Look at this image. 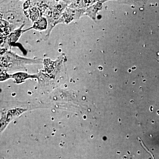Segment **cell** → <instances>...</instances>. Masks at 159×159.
<instances>
[{"mask_svg":"<svg viewBox=\"0 0 159 159\" xmlns=\"http://www.w3.org/2000/svg\"><path fill=\"white\" fill-rule=\"evenodd\" d=\"M97 2V1H70L67 7L72 9H86L93 6Z\"/></svg>","mask_w":159,"mask_h":159,"instance_id":"52a82bcc","label":"cell"},{"mask_svg":"<svg viewBox=\"0 0 159 159\" xmlns=\"http://www.w3.org/2000/svg\"><path fill=\"white\" fill-rule=\"evenodd\" d=\"M11 10H1V18L9 22L10 24L13 25L15 27L17 26H22L25 24V15L19 9L15 10L14 9H11Z\"/></svg>","mask_w":159,"mask_h":159,"instance_id":"7a4b0ae2","label":"cell"},{"mask_svg":"<svg viewBox=\"0 0 159 159\" xmlns=\"http://www.w3.org/2000/svg\"><path fill=\"white\" fill-rule=\"evenodd\" d=\"M25 25V24L21 26L16 30H14L11 32L8 36L6 37H2V40H1V47L3 45V44L7 43L9 45L15 43L19 39L20 37L23 33L26 32V31L32 29V28H29L28 29H23V27Z\"/></svg>","mask_w":159,"mask_h":159,"instance_id":"8992f818","label":"cell"},{"mask_svg":"<svg viewBox=\"0 0 159 159\" xmlns=\"http://www.w3.org/2000/svg\"><path fill=\"white\" fill-rule=\"evenodd\" d=\"M10 78H11V74H8L7 73V71L1 70V77H0L1 82L5 81Z\"/></svg>","mask_w":159,"mask_h":159,"instance_id":"4fadbf2b","label":"cell"},{"mask_svg":"<svg viewBox=\"0 0 159 159\" xmlns=\"http://www.w3.org/2000/svg\"><path fill=\"white\" fill-rule=\"evenodd\" d=\"M16 27L13 25H11L9 22L1 18V36L6 37L8 36Z\"/></svg>","mask_w":159,"mask_h":159,"instance_id":"8fae6325","label":"cell"},{"mask_svg":"<svg viewBox=\"0 0 159 159\" xmlns=\"http://www.w3.org/2000/svg\"><path fill=\"white\" fill-rule=\"evenodd\" d=\"M85 9H72L67 7L60 18L54 23V25L55 26L60 23L68 24L74 20L79 19L81 16L85 14Z\"/></svg>","mask_w":159,"mask_h":159,"instance_id":"3957f363","label":"cell"},{"mask_svg":"<svg viewBox=\"0 0 159 159\" xmlns=\"http://www.w3.org/2000/svg\"><path fill=\"white\" fill-rule=\"evenodd\" d=\"M62 56L55 61L46 58L43 61L44 69L41 70V73L45 74L50 78H54L59 71L60 66L62 62Z\"/></svg>","mask_w":159,"mask_h":159,"instance_id":"277c9868","label":"cell"},{"mask_svg":"<svg viewBox=\"0 0 159 159\" xmlns=\"http://www.w3.org/2000/svg\"><path fill=\"white\" fill-rule=\"evenodd\" d=\"M26 111V109L23 108H15L9 110L5 114H2L1 118V132L6 129L12 119L19 116Z\"/></svg>","mask_w":159,"mask_h":159,"instance_id":"5b68a950","label":"cell"},{"mask_svg":"<svg viewBox=\"0 0 159 159\" xmlns=\"http://www.w3.org/2000/svg\"><path fill=\"white\" fill-rule=\"evenodd\" d=\"M11 78L14 80V82L17 84L22 83L26 80L29 78H39L36 74H30L24 72H19L13 74H11Z\"/></svg>","mask_w":159,"mask_h":159,"instance_id":"ba28073f","label":"cell"},{"mask_svg":"<svg viewBox=\"0 0 159 159\" xmlns=\"http://www.w3.org/2000/svg\"><path fill=\"white\" fill-rule=\"evenodd\" d=\"M42 62L41 59H29L19 56L11 51L1 48V70L26 69L27 65Z\"/></svg>","mask_w":159,"mask_h":159,"instance_id":"6da1fadb","label":"cell"},{"mask_svg":"<svg viewBox=\"0 0 159 159\" xmlns=\"http://www.w3.org/2000/svg\"><path fill=\"white\" fill-rule=\"evenodd\" d=\"M48 23L47 18L42 16L38 20L33 23V26L31 28L38 31H43L48 29Z\"/></svg>","mask_w":159,"mask_h":159,"instance_id":"7c38bea8","label":"cell"},{"mask_svg":"<svg viewBox=\"0 0 159 159\" xmlns=\"http://www.w3.org/2000/svg\"><path fill=\"white\" fill-rule=\"evenodd\" d=\"M104 2L105 1H97L93 6L86 9L84 15L87 16L92 20H95L97 12L102 9V3Z\"/></svg>","mask_w":159,"mask_h":159,"instance_id":"9c48e42d","label":"cell"},{"mask_svg":"<svg viewBox=\"0 0 159 159\" xmlns=\"http://www.w3.org/2000/svg\"><path fill=\"white\" fill-rule=\"evenodd\" d=\"M24 11L25 14L30 19L33 23L43 16L39 9L36 6H31L29 9L24 10Z\"/></svg>","mask_w":159,"mask_h":159,"instance_id":"30bf717a","label":"cell"}]
</instances>
